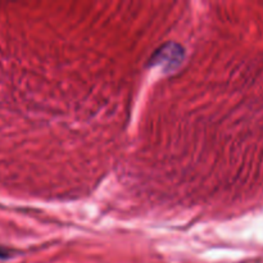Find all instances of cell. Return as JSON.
Returning <instances> with one entry per match:
<instances>
[{"label":"cell","instance_id":"7a4b0ae2","mask_svg":"<svg viewBox=\"0 0 263 263\" xmlns=\"http://www.w3.org/2000/svg\"><path fill=\"white\" fill-rule=\"evenodd\" d=\"M10 256H12V254H10V252L8 251V249L0 247V259H8L10 258Z\"/></svg>","mask_w":263,"mask_h":263},{"label":"cell","instance_id":"6da1fadb","mask_svg":"<svg viewBox=\"0 0 263 263\" xmlns=\"http://www.w3.org/2000/svg\"><path fill=\"white\" fill-rule=\"evenodd\" d=\"M182 58H184V50L181 49V46L177 44H168L159 49L151 62L153 66L159 64V66H164L167 69H174L175 67L181 63Z\"/></svg>","mask_w":263,"mask_h":263}]
</instances>
